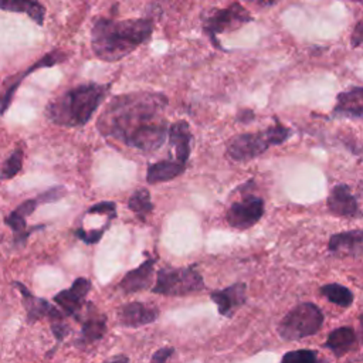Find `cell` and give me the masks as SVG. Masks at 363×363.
<instances>
[{
  "label": "cell",
  "mask_w": 363,
  "mask_h": 363,
  "mask_svg": "<svg viewBox=\"0 0 363 363\" xmlns=\"http://www.w3.org/2000/svg\"><path fill=\"white\" fill-rule=\"evenodd\" d=\"M291 138V129L284 126L278 119L267 129L241 133L230 140L227 155L234 162H250L261 156L271 146H278Z\"/></svg>",
  "instance_id": "277c9868"
},
{
  "label": "cell",
  "mask_w": 363,
  "mask_h": 363,
  "mask_svg": "<svg viewBox=\"0 0 363 363\" xmlns=\"http://www.w3.org/2000/svg\"><path fill=\"white\" fill-rule=\"evenodd\" d=\"M81 322V336H79V345L88 346L98 340H101L106 333V316L96 311V308L88 302L85 306V312H82V316L79 319Z\"/></svg>",
  "instance_id": "4fadbf2b"
},
{
  "label": "cell",
  "mask_w": 363,
  "mask_h": 363,
  "mask_svg": "<svg viewBox=\"0 0 363 363\" xmlns=\"http://www.w3.org/2000/svg\"><path fill=\"white\" fill-rule=\"evenodd\" d=\"M252 119H254V113H252V111L244 109V111H240V112L237 113V121H238V122L247 123V122H250V121H252Z\"/></svg>",
  "instance_id": "d6a6232c"
},
{
  "label": "cell",
  "mask_w": 363,
  "mask_h": 363,
  "mask_svg": "<svg viewBox=\"0 0 363 363\" xmlns=\"http://www.w3.org/2000/svg\"><path fill=\"white\" fill-rule=\"evenodd\" d=\"M359 335H360V340L363 343V312L359 316Z\"/></svg>",
  "instance_id": "e575fe53"
},
{
  "label": "cell",
  "mask_w": 363,
  "mask_h": 363,
  "mask_svg": "<svg viewBox=\"0 0 363 363\" xmlns=\"http://www.w3.org/2000/svg\"><path fill=\"white\" fill-rule=\"evenodd\" d=\"M326 203H328L329 211L336 217H342V218L362 217V210L357 204V199L350 191V187L345 183H340L332 187Z\"/></svg>",
  "instance_id": "7c38bea8"
},
{
  "label": "cell",
  "mask_w": 363,
  "mask_h": 363,
  "mask_svg": "<svg viewBox=\"0 0 363 363\" xmlns=\"http://www.w3.org/2000/svg\"><path fill=\"white\" fill-rule=\"evenodd\" d=\"M159 318V309L143 302H129L118 309V320L125 328H140L155 322Z\"/></svg>",
  "instance_id": "e0dca14e"
},
{
  "label": "cell",
  "mask_w": 363,
  "mask_h": 363,
  "mask_svg": "<svg viewBox=\"0 0 363 363\" xmlns=\"http://www.w3.org/2000/svg\"><path fill=\"white\" fill-rule=\"evenodd\" d=\"M320 294L335 305L347 308L353 302V294L349 288L340 284H326L320 286Z\"/></svg>",
  "instance_id": "484cf974"
},
{
  "label": "cell",
  "mask_w": 363,
  "mask_h": 363,
  "mask_svg": "<svg viewBox=\"0 0 363 363\" xmlns=\"http://www.w3.org/2000/svg\"><path fill=\"white\" fill-rule=\"evenodd\" d=\"M252 16L240 3H231L224 9H211L203 14V30L216 48H221L217 34L233 31L250 23Z\"/></svg>",
  "instance_id": "ba28073f"
},
{
  "label": "cell",
  "mask_w": 363,
  "mask_h": 363,
  "mask_svg": "<svg viewBox=\"0 0 363 363\" xmlns=\"http://www.w3.org/2000/svg\"><path fill=\"white\" fill-rule=\"evenodd\" d=\"M210 298L217 305L218 313L230 318L245 303L247 285L244 282H235L224 289L210 292Z\"/></svg>",
  "instance_id": "9a60e30c"
},
{
  "label": "cell",
  "mask_w": 363,
  "mask_h": 363,
  "mask_svg": "<svg viewBox=\"0 0 363 363\" xmlns=\"http://www.w3.org/2000/svg\"><path fill=\"white\" fill-rule=\"evenodd\" d=\"M186 170V166L179 163L174 159H164L155 162L147 166L146 172V182L149 184H157L163 182H169L176 179L177 176L183 174Z\"/></svg>",
  "instance_id": "44dd1931"
},
{
  "label": "cell",
  "mask_w": 363,
  "mask_h": 363,
  "mask_svg": "<svg viewBox=\"0 0 363 363\" xmlns=\"http://www.w3.org/2000/svg\"><path fill=\"white\" fill-rule=\"evenodd\" d=\"M65 194H67V190L62 186H54V187L47 189L45 191L37 194L35 197L23 201L18 207H16L13 211H10L6 216L4 224L11 230V233H13V244L17 248H24L30 234L34 233L35 230H40V228L45 227L43 224H40V225H37L34 228L28 227L27 217L31 213H34L41 204L54 203L57 200H61Z\"/></svg>",
  "instance_id": "5b68a950"
},
{
  "label": "cell",
  "mask_w": 363,
  "mask_h": 363,
  "mask_svg": "<svg viewBox=\"0 0 363 363\" xmlns=\"http://www.w3.org/2000/svg\"><path fill=\"white\" fill-rule=\"evenodd\" d=\"M68 58V54L65 51L61 50H52L44 55H41L34 64H31L30 67H27L24 71H20L11 77H9L4 82H3V91L0 92V116H3L6 113V111L9 109V106L11 105V101L18 89V86L21 85V82L33 72L45 68V67H52L57 64L64 62Z\"/></svg>",
  "instance_id": "9c48e42d"
},
{
  "label": "cell",
  "mask_w": 363,
  "mask_h": 363,
  "mask_svg": "<svg viewBox=\"0 0 363 363\" xmlns=\"http://www.w3.org/2000/svg\"><path fill=\"white\" fill-rule=\"evenodd\" d=\"M112 84L85 82L58 94L47 104L45 118L64 128L85 126L111 91Z\"/></svg>",
  "instance_id": "3957f363"
},
{
  "label": "cell",
  "mask_w": 363,
  "mask_h": 363,
  "mask_svg": "<svg viewBox=\"0 0 363 363\" xmlns=\"http://www.w3.org/2000/svg\"><path fill=\"white\" fill-rule=\"evenodd\" d=\"M102 363H129V359L125 354H116V356H112V357L104 360Z\"/></svg>",
  "instance_id": "836d02e7"
},
{
  "label": "cell",
  "mask_w": 363,
  "mask_h": 363,
  "mask_svg": "<svg viewBox=\"0 0 363 363\" xmlns=\"http://www.w3.org/2000/svg\"><path fill=\"white\" fill-rule=\"evenodd\" d=\"M204 289V279L196 264L187 267H163L157 271L153 294L164 296H184Z\"/></svg>",
  "instance_id": "8992f818"
},
{
  "label": "cell",
  "mask_w": 363,
  "mask_h": 363,
  "mask_svg": "<svg viewBox=\"0 0 363 363\" xmlns=\"http://www.w3.org/2000/svg\"><path fill=\"white\" fill-rule=\"evenodd\" d=\"M109 225H111V221H106V224H105L102 228H99V230H91V231H85L84 228L79 227V228L75 231V237H77L78 240L84 241L85 244H96V242L102 238L104 233L109 228Z\"/></svg>",
  "instance_id": "f1b7e54d"
},
{
  "label": "cell",
  "mask_w": 363,
  "mask_h": 363,
  "mask_svg": "<svg viewBox=\"0 0 363 363\" xmlns=\"http://www.w3.org/2000/svg\"><path fill=\"white\" fill-rule=\"evenodd\" d=\"M0 9L11 13H23L28 16L37 26L44 24L45 7L34 0H0Z\"/></svg>",
  "instance_id": "7402d4cb"
},
{
  "label": "cell",
  "mask_w": 363,
  "mask_h": 363,
  "mask_svg": "<svg viewBox=\"0 0 363 363\" xmlns=\"http://www.w3.org/2000/svg\"><path fill=\"white\" fill-rule=\"evenodd\" d=\"M281 363H318V354L313 350H292L284 354Z\"/></svg>",
  "instance_id": "83f0119b"
},
{
  "label": "cell",
  "mask_w": 363,
  "mask_h": 363,
  "mask_svg": "<svg viewBox=\"0 0 363 363\" xmlns=\"http://www.w3.org/2000/svg\"><path fill=\"white\" fill-rule=\"evenodd\" d=\"M153 33L150 18H95L91 28V48L98 60L116 62L146 43Z\"/></svg>",
  "instance_id": "7a4b0ae2"
},
{
  "label": "cell",
  "mask_w": 363,
  "mask_h": 363,
  "mask_svg": "<svg viewBox=\"0 0 363 363\" xmlns=\"http://www.w3.org/2000/svg\"><path fill=\"white\" fill-rule=\"evenodd\" d=\"M332 118L363 119V86H353L339 92L336 105L332 109Z\"/></svg>",
  "instance_id": "d6986e66"
},
{
  "label": "cell",
  "mask_w": 363,
  "mask_h": 363,
  "mask_svg": "<svg viewBox=\"0 0 363 363\" xmlns=\"http://www.w3.org/2000/svg\"><path fill=\"white\" fill-rule=\"evenodd\" d=\"M322 323V311L312 302H303L282 318L278 325V333L285 340H298L319 332Z\"/></svg>",
  "instance_id": "52a82bcc"
},
{
  "label": "cell",
  "mask_w": 363,
  "mask_h": 363,
  "mask_svg": "<svg viewBox=\"0 0 363 363\" xmlns=\"http://www.w3.org/2000/svg\"><path fill=\"white\" fill-rule=\"evenodd\" d=\"M167 98L160 92H129L113 96L96 121L104 138L115 139L142 153L162 147L169 133L162 112Z\"/></svg>",
  "instance_id": "6da1fadb"
},
{
  "label": "cell",
  "mask_w": 363,
  "mask_h": 363,
  "mask_svg": "<svg viewBox=\"0 0 363 363\" xmlns=\"http://www.w3.org/2000/svg\"><path fill=\"white\" fill-rule=\"evenodd\" d=\"M13 285L21 295V302L26 311V319L28 323H35L44 318L50 319L58 309L51 305L45 298H40L34 295L23 282L14 281Z\"/></svg>",
  "instance_id": "2e32d148"
},
{
  "label": "cell",
  "mask_w": 363,
  "mask_h": 363,
  "mask_svg": "<svg viewBox=\"0 0 363 363\" xmlns=\"http://www.w3.org/2000/svg\"><path fill=\"white\" fill-rule=\"evenodd\" d=\"M264 210L265 206L262 197L245 194L241 200L230 204L225 213V220L231 228L248 230L261 220Z\"/></svg>",
  "instance_id": "30bf717a"
},
{
  "label": "cell",
  "mask_w": 363,
  "mask_h": 363,
  "mask_svg": "<svg viewBox=\"0 0 363 363\" xmlns=\"http://www.w3.org/2000/svg\"><path fill=\"white\" fill-rule=\"evenodd\" d=\"M350 44L353 48L360 47L363 44V18L356 23L350 35Z\"/></svg>",
  "instance_id": "4dcf8cb0"
},
{
  "label": "cell",
  "mask_w": 363,
  "mask_h": 363,
  "mask_svg": "<svg viewBox=\"0 0 363 363\" xmlns=\"http://www.w3.org/2000/svg\"><path fill=\"white\" fill-rule=\"evenodd\" d=\"M354 342H356L354 330L350 326H342L329 333L325 346L339 357L346 352H349L354 345Z\"/></svg>",
  "instance_id": "603a6c76"
},
{
  "label": "cell",
  "mask_w": 363,
  "mask_h": 363,
  "mask_svg": "<svg viewBox=\"0 0 363 363\" xmlns=\"http://www.w3.org/2000/svg\"><path fill=\"white\" fill-rule=\"evenodd\" d=\"M328 248L336 257H363V230L333 234L328 242Z\"/></svg>",
  "instance_id": "ac0fdd59"
},
{
  "label": "cell",
  "mask_w": 363,
  "mask_h": 363,
  "mask_svg": "<svg viewBox=\"0 0 363 363\" xmlns=\"http://www.w3.org/2000/svg\"><path fill=\"white\" fill-rule=\"evenodd\" d=\"M128 208L142 221L147 218V216L153 211V203L150 199V193L147 189H138L132 193L128 200Z\"/></svg>",
  "instance_id": "cb8c5ba5"
},
{
  "label": "cell",
  "mask_w": 363,
  "mask_h": 363,
  "mask_svg": "<svg viewBox=\"0 0 363 363\" xmlns=\"http://www.w3.org/2000/svg\"><path fill=\"white\" fill-rule=\"evenodd\" d=\"M86 213L106 214L109 220H112L116 217V204L113 201H99V203H95L92 207H89Z\"/></svg>",
  "instance_id": "f546056e"
},
{
  "label": "cell",
  "mask_w": 363,
  "mask_h": 363,
  "mask_svg": "<svg viewBox=\"0 0 363 363\" xmlns=\"http://www.w3.org/2000/svg\"><path fill=\"white\" fill-rule=\"evenodd\" d=\"M174 352L173 347H160L159 350H156L152 356V363H166L167 359L172 356V353Z\"/></svg>",
  "instance_id": "1f68e13d"
},
{
  "label": "cell",
  "mask_w": 363,
  "mask_h": 363,
  "mask_svg": "<svg viewBox=\"0 0 363 363\" xmlns=\"http://www.w3.org/2000/svg\"><path fill=\"white\" fill-rule=\"evenodd\" d=\"M23 160H24V147L21 143H18L1 164L0 183L14 179L23 169Z\"/></svg>",
  "instance_id": "d4e9b609"
},
{
  "label": "cell",
  "mask_w": 363,
  "mask_h": 363,
  "mask_svg": "<svg viewBox=\"0 0 363 363\" xmlns=\"http://www.w3.org/2000/svg\"><path fill=\"white\" fill-rule=\"evenodd\" d=\"M92 288V282L88 278L79 277L74 279L69 288L60 291L54 295V302L60 306L65 316H69L79 322L82 311L86 306V296Z\"/></svg>",
  "instance_id": "8fae6325"
},
{
  "label": "cell",
  "mask_w": 363,
  "mask_h": 363,
  "mask_svg": "<svg viewBox=\"0 0 363 363\" xmlns=\"http://www.w3.org/2000/svg\"><path fill=\"white\" fill-rule=\"evenodd\" d=\"M169 143L174 150V160L187 164L191 152V132L186 121H177L169 128Z\"/></svg>",
  "instance_id": "ffe728a7"
},
{
  "label": "cell",
  "mask_w": 363,
  "mask_h": 363,
  "mask_svg": "<svg viewBox=\"0 0 363 363\" xmlns=\"http://www.w3.org/2000/svg\"><path fill=\"white\" fill-rule=\"evenodd\" d=\"M65 318H67V316L58 309V311L48 319L51 332H52V335H54L57 343H61V342L67 337V335L69 333V326H68Z\"/></svg>",
  "instance_id": "4316f807"
},
{
  "label": "cell",
  "mask_w": 363,
  "mask_h": 363,
  "mask_svg": "<svg viewBox=\"0 0 363 363\" xmlns=\"http://www.w3.org/2000/svg\"><path fill=\"white\" fill-rule=\"evenodd\" d=\"M156 257H149L136 268L128 271L122 279L118 284V288L123 294H135L145 291L150 288L152 281H153V271H155V264H156Z\"/></svg>",
  "instance_id": "5bb4252c"
}]
</instances>
